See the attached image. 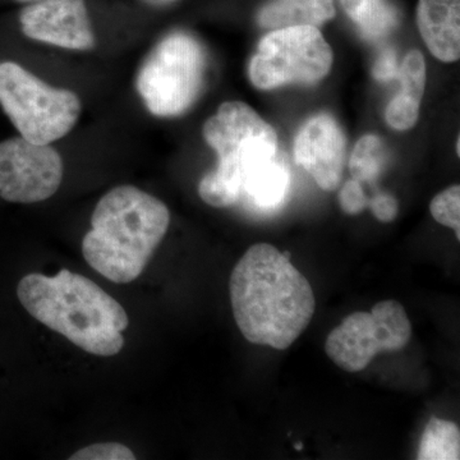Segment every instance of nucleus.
<instances>
[{
    "mask_svg": "<svg viewBox=\"0 0 460 460\" xmlns=\"http://www.w3.org/2000/svg\"><path fill=\"white\" fill-rule=\"evenodd\" d=\"M230 304L246 341L286 350L313 320L316 301L307 278L269 243L248 248L229 279Z\"/></svg>",
    "mask_w": 460,
    "mask_h": 460,
    "instance_id": "nucleus-1",
    "label": "nucleus"
},
{
    "mask_svg": "<svg viewBox=\"0 0 460 460\" xmlns=\"http://www.w3.org/2000/svg\"><path fill=\"white\" fill-rule=\"evenodd\" d=\"M17 296L33 319L84 352L111 357L123 349L126 310L89 278L66 269L56 277L32 272L18 283Z\"/></svg>",
    "mask_w": 460,
    "mask_h": 460,
    "instance_id": "nucleus-2",
    "label": "nucleus"
},
{
    "mask_svg": "<svg viewBox=\"0 0 460 460\" xmlns=\"http://www.w3.org/2000/svg\"><path fill=\"white\" fill-rule=\"evenodd\" d=\"M169 224V208L155 196L137 187H115L93 210L83 255L107 279L131 283L146 268Z\"/></svg>",
    "mask_w": 460,
    "mask_h": 460,
    "instance_id": "nucleus-3",
    "label": "nucleus"
},
{
    "mask_svg": "<svg viewBox=\"0 0 460 460\" xmlns=\"http://www.w3.org/2000/svg\"><path fill=\"white\" fill-rule=\"evenodd\" d=\"M204 137L219 162L199 181V195L213 208L238 204L243 181L280 153L275 129L246 102L220 105L205 123Z\"/></svg>",
    "mask_w": 460,
    "mask_h": 460,
    "instance_id": "nucleus-4",
    "label": "nucleus"
},
{
    "mask_svg": "<svg viewBox=\"0 0 460 460\" xmlns=\"http://www.w3.org/2000/svg\"><path fill=\"white\" fill-rule=\"evenodd\" d=\"M0 105L21 137L39 145L68 135L83 111L74 91L50 86L14 62L0 63Z\"/></svg>",
    "mask_w": 460,
    "mask_h": 460,
    "instance_id": "nucleus-5",
    "label": "nucleus"
},
{
    "mask_svg": "<svg viewBox=\"0 0 460 460\" xmlns=\"http://www.w3.org/2000/svg\"><path fill=\"white\" fill-rule=\"evenodd\" d=\"M205 68V53L199 42L187 33H172L146 58L136 86L151 114L177 117L198 100Z\"/></svg>",
    "mask_w": 460,
    "mask_h": 460,
    "instance_id": "nucleus-6",
    "label": "nucleus"
},
{
    "mask_svg": "<svg viewBox=\"0 0 460 460\" xmlns=\"http://www.w3.org/2000/svg\"><path fill=\"white\" fill-rule=\"evenodd\" d=\"M332 51L317 27L272 30L260 41L248 75L257 89L313 84L329 74Z\"/></svg>",
    "mask_w": 460,
    "mask_h": 460,
    "instance_id": "nucleus-7",
    "label": "nucleus"
},
{
    "mask_svg": "<svg viewBox=\"0 0 460 460\" xmlns=\"http://www.w3.org/2000/svg\"><path fill=\"white\" fill-rule=\"evenodd\" d=\"M411 338V323L394 299L381 301L371 313L350 314L330 332L325 352L341 370L363 371L377 354L404 349Z\"/></svg>",
    "mask_w": 460,
    "mask_h": 460,
    "instance_id": "nucleus-8",
    "label": "nucleus"
},
{
    "mask_svg": "<svg viewBox=\"0 0 460 460\" xmlns=\"http://www.w3.org/2000/svg\"><path fill=\"white\" fill-rule=\"evenodd\" d=\"M65 165L50 145L23 137L0 142V199L13 204H36L56 195Z\"/></svg>",
    "mask_w": 460,
    "mask_h": 460,
    "instance_id": "nucleus-9",
    "label": "nucleus"
},
{
    "mask_svg": "<svg viewBox=\"0 0 460 460\" xmlns=\"http://www.w3.org/2000/svg\"><path fill=\"white\" fill-rule=\"evenodd\" d=\"M23 35L69 50H91L96 44L84 0H39L21 12Z\"/></svg>",
    "mask_w": 460,
    "mask_h": 460,
    "instance_id": "nucleus-10",
    "label": "nucleus"
},
{
    "mask_svg": "<svg viewBox=\"0 0 460 460\" xmlns=\"http://www.w3.org/2000/svg\"><path fill=\"white\" fill-rule=\"evenodd\" d=\"M345 136L329 114L310 118L295 141L296 164L305 169L321 190H337L345 165Z\"/></svg>",
    "mask_w": 460,
    "mask_h": 460,
    "instance_id": "nucleus-11",
    "label": "nucleus"
},
{
    "mask_svg": "<svg viewBox=\"0 0 460 460\" xmlns=\"http://www.w3.org/2000/svg\"><path fill=\"white\" fill-rule=\"evenodd\" d=\"M417 23L432 56L452 63L460 57V0H420Z\"/></svg>",
    "mask_w": 460,
    "mask_h": 460,
    "instance_id": "nucleus-12",
    "label": "nucleus"
},
{
    "mask_svg": "<svg viewBox=\"0 0 460 460\" xmlns=\"http://www.w3.org/2000/svg\"><path fill=\"white\" fill-rule=\"evenodd\" d=\"M402 89L390 100L386 122L396 131H407L419 120L420 105L426 87V62L422 53L411 50L399 66Z\"/></svg>",
    "mask_w": 460,
    "mask_h": 460,
    "instance_id": "nucleus-13",
    "label": "nucleus"
},
{
    "mask_svg": "<svg viewBox=\"0 0 460 460\" xmlns=\"http://www.w3.org/2000/svg\"><path fill=\"white\" fill-rule=\"evenodd\" d=\"M290 183L289 168L283 154L279 153L243 181L241 201H244L252 210L271 213L286 201Z\"/></svg>",
    "mask_w": 460,
    "mask_h": 460,
    "instance_id": "nucleus-14",
    "label": "nucleus"
},
{
    "mask_svg": "<svg viewBox=\"0 0 460 460\" xmlns=\"http://www.w3.org/2000/svg\"><path fill=\"white\" fill-rule=\"evenodd\" d=\"M334 17V0H269L260 9L257 21L272 31L296 26L319 29Z\"/></svg>",
    "mask_w": 460,
    "mask_h": 460,
    "instance_id": "nucleus-15",
    "label": "nucleus"
},
{
    "mask_svg": "<svg viewBox=\"0 0 460 460\" xmlns=\"http://www.w3.org/2000/svg\"><path fill=\"white\" fill-rule=\"evenodd\" d=\"M345 13L370 40L389 35L398 26L399 14L387 0H341Z\"/></svg>",
    "mask_w": 460,
    "mask_h": 460,
    "instance_id": "nucleus-16",
    "label": "nucleus"
},
{
    "mask_svg": "<svg viewBox=\"0 0 460 460\" xmlns=\"http://www.w3.org/2000/svg\"><path fill=\"white\" fill-rule=\"evenodd\" d=\"M419 460L460 459V429L450 420L432 416L423 429L417 453Z\"/></svg>",
    "mask_w": 460,
    "mask_h": 460,
    "instance_id": "nucleus-17",
    "label": "nucleus"
},
{
    "mask_svg": "<svg viewBox=\"0 0 460 460\" xmlns=\"http://www.w3.org/2000/svg\"><path fill=\"white\" fill-rule=\"evenodd\" d=\"M386 164L383 141L375 135L363 136L357 142L349 159V169L354 180L374 183Z\"/></svg>",
    "mask_w": 460,
    "mask_h": 460,
    "instance_id": "nucleus-18",
    "label": "nucleus"
},
{
    "mask_svg": "<svg viewBox=\"0 0 460 460\" xmlns=\"http://www.w3.org/2000/svg\"><path fill=\"white\" fill-rule=\"evenodd\" d=\"M432 217L444 226H449L460 239V187L458 184L436 195L429 205Z\"/></svg>",
    "mask_w": 460,
    "mask_h": 460,
    "instance_id": "nucleus-19",
    "label": "nucleus"
},
{
    "mask_svg": "<svg viewBox=\"0 0 460 460\" xmlns=\"http://www.w3.org/2000/svg\"><path fill=\"white\" fill-rule=\"evenodd\" d=\"M135 453L128 447L118 443L89 445L69 456V460H135Z\"/></svg>",
    "mask_w": 460,
    "mask_h": 460,
    "instance_id": "nucleus-20",
    "label": "nucleus"
},
{
    "mask_svg": "<svg viewBox=\"0 0 460 460\" xmlns=\"http://www.w3.org/2000/svg\"><path fill=\"white\" fill-rule=\"evenodd\" d=\"M339 204L345 214L362 213L368 206V199L366 198L365 190H363L362 181L354 180V178L345 181L339 192Z\"/></svg>",
    "mask_w": 460,
    "mask_h": 460,
    "instance_id": "nucleus-21",
    "label": "nucleus"
},
{
    "mask_svg": "<svg viewBox=\"0 0 460 460\" xmlns=\"http://www.w3.org/2000/svg\"><path fill=\"white\" fill-rule=\"evenodd\" d=\"M368 206L374 217L381 223H392L398 215V201L390 193L377 192L368 199Z\"/></svg>",
    "mask_w": 460,
    "mask_h": 460,
    "instance_id": "nucleus-22",
    "label": "nucleus"
},
{
    "mask_svg": "<svg viewBox=\"0 0 460 460\" xmlns=\"http://www.w3.org/2000/svg\"><path fill=\"white\" fill-rule=\"evenodd\" d=\"M398 60H396L395 50L392 48H386L381 51L376 63L374 66V77L381 83H389V81L398 78L399 75Z\"/></svg>",
    "mask_w": 460,
    "mask_h": 460,
    "instance_id": "nucleus-23",
    "label": "nucleus"
},
{
    "mask_svg": "<svg viewBox=\"0 0 460 460\" xmlns=\"http://www.w3.org/2000/svg\"><path fill=\"white\" fill-rule=\"evenodd\" d=\"M146 2L155 5H165L169 4V3L174 2V0H146Z\"/></svg>",
    "mask_w": 460,
    "mask_h": 460,
    "instance_id": "nucleus-24",
    "label": "nucleus"
},
{
    "mask_svg": "<svg viewBox=\"0 0 460 460\" xmlns=\"http://www.w3.org/2000/svg\"><path fill=\"white\" fill-rule=\"evenodd\" d=\"M460 138L458 137V141H456V153H458V155L460 154Z\"/></svg>",
    "mask_w": 460,
    "mask_h": 460,
    "instance_id": "nucleus-25",
    "label": "nucleus"
},
{
    "mask_svg": "<svg viewBox=\"0 0 460 460\" xmlns=\"http://www.w3.org/2000/svg\"><path fill=\"white\" fill-rule=\"evenodd\" d=\"M18 2H39V0H18Z\"/></svg>",
    "mask_w": 460,
    "mask_h": 460,
    "instance_id": "nucleus-26",
    "label": "nucleus"
}]
</instances>
